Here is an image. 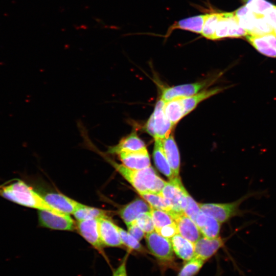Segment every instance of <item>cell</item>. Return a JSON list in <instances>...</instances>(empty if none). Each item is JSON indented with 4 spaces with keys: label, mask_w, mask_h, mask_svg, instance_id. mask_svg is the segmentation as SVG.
I'll use <instances>...</instances> for the list:
<instances>
[{
    "label": "cell",
    "mask_w": 276,
    "mask_h": 276,
    "mask_svg": "<svg viewBox=\"0 0 276 276\" xmlns=\"http://www.w3.org/2000/svg\"><path fill=\"white\" fill-rule=\"evenodd\" d=\"M227 240V238H221L220 237L215 238H209L204 236L200 237L194 244V257L205 262L222 247Z\"/></svg>",
    "instance_id": "12"
},
{
    "label": "cell",
    "mask_w": 276,
    "mask_h": 276,
    "mask_svg": "<svg viewBox=\"0 0 276 276\" xmlns=\"http://www.w3.org/2000/svg\"><path fill=\"white\" fill-rule=\"evenodd\" d=\"M205 14L189 17L175 21L168 28L165 36L168 37L175 29H181L197 34H201L205 20Z\"/></svg>",
    "instance_id": "19"
},
{
    "label": "cell",
    "mask_w": 276,
    "mask_h": 276,
    "mask_svg": "<svg viewBox=\"0 0 276 276\" xmlns=\"http://www.w3.org/2000/svg\"><path fill=\"white\" fill-rule=\"evenodd\" d=\"M164 237L169 239L178 234L177 227L175 222L163 226L156 232Z\"/></svg>",
    "instance_id": "35"
},
{
    "label": "cell",
    "mask_w": 276,
    "mask_h": 276,
    "mask_svg": "<svg viewBox=\"0 0 276 276\" xmlns=\"http://www.w3.org/2000/svg\"><path fill=\"white\" fill-rule=\"evenodd\" d=\"M187 193L180 179L175 177L166 182L160 193L171 205L174 219L184 213L187 204Z\"/></svg>",
    "instance_id": "6"
},
{
    "label": "cell",
    "mask_w": 276,
    "mask_h": 276,
    "mask_svg": "<svg viewBox=\"0 0 276 276\" xmlns=\"http://www.w3.org/2000/svg\"><path fill=\"white\" fill-rule=\"evenodd\" d=\"M121 239L124 246L126 247L129 254L132 251L144 254L147 252L139 241L132 236L128 232L118 226Z\"/></svg>",
    "instance_id": "29"
},
{
    "label": "cell",
    "mask_w": 276,
    "mask_h": 276,
    "mask_svg": "<svg viewBox=\"0 0 276 276\" xmlns=\"http://www.w3.org/2000/svg\"><path fill=\"white\" fill-rule=\"evenodd\" d=\"M223 89L222 87H215L202 90L189 97L181 98L184 108L185 116L187 115L195 109L199 103L219 93Z\"/></svg>",
    "instance_id": "23"
},
{
    "label": "cell",
    "mask_w": 276,
    "mask_h": 276,
    "mask_svg": "<svg viewBox=\"0 0 276 276\" xmlns=\"http://www.w3.org/2000/svg\"><path fill=\"white\" fill-rule=\"evenodd\" d=\"M146 241L150 252L163 269L177 268L172 244L168 238L153 231L146 234Z\"/></svg>",
    "instance_id": "4"
},
{
    "label": "cell",
    "mask_w": 276,
    "mask_h": 276,
    "mask_svg": "<svg viewBox=\"0 0 276 276\" xmlns=\"http://www.w3.org/2000/svg\"><path fill=\"white\" fill-rule=\"evenodd\" d=\"M164 111L168 120L174 126L185 116L181 99H175L165 102Z\"/></svg>",
    "instance_id": "24"
},
{
    "label": "cell",
    "mask_w": 276,
    "mask_h": 276,
    "mask_svg": "<svg viewBox=\"0 0 276 276\" xmlns=\"http://www.w3.org/2000/svg\"><path fill=\"white\" fill-rule=\"evenodd\" d=\"M138 226L145 233H150L155 229L150 212L140 214L135 220Z\"/></svg>",
    "instance_id": "33"
},
{
    "label": "cell",
    "mask_w": 276,
    "mask_h": 276,
    "mask_svg": "<svg viewBox=\"0 0 276 276\" xmlns=\"http://www.w3.org/2000/svg\"><path fill=\"white\" fill-rule=\"evenodd\" d=\"M129 253H127L122 259L119 265L112 269L111 276H128L127 271V261Z\"/></svg>",
    "instance_id": "36"
},
{
    "label": "cell",
    "mask_w": 276,
    "mask_h": 276,
    "mask_svg": "<svg viewBox=\"0 0 276 276\" xmlns=\"http://www.w3.org/2000/svg\"><path fill=\"white\" fill-rule=\"evenodd\" d=\"M274 49L276 50V35L269 33L262 36Z\"/></svg>",
    "instance_id": "39"
},
{
    "label": "cell",
    "mask_w": 276,
    "mask_h": 276,
    "mask_svg": "<svg viewBox=\"0 0 276 276\" xmlns=\"http://www.w3.org/2000/svg\"><path fill=\"white\" fill-rule=\"evenodd\" d=\"M194 222L204 237L209 238L218 237L221 223L211 215L201 210L196 217Z\"/></svg>",
    "instance_id": "18"
},
{
    "label": "cell",
    "mask_w": 276,
    "mask_h": 276,
    "mask_svg": "<svg viewBox=\"0 0 276 276\" xmlns=\"http://www.w3.org/2000/svg\"><path fill=\"white\" fill-rule=\"evenodd\" d=\"M133 131L122 138L116 145L109 147L107 152L118 155L122 152H133L146 149L144 141L139 137L136 131Z\"/></svg>",
    "instance_id": "14"
},
{
    "label": "cell",
    "mask_w": 276,
    "mask_h": 276,
    "mask_svg": "<svg viewBox=\"0 0 276 276\" xmlns=\"http://www.w3.org/2000/svg\"><path fill=\"white\" fill-rule=\"evenodd\" d=\"M264 17L272 30V33L276 35V6L268 11L264 15Z\"/></svg>",
    "instance_id": "38"
},
{
    "label": "cell",
    "mask_w": 276,
    "mask_h": 276,
    "mask_svg": "<svg viewBox=\"0 0 276 276\" xmlns=\"http://www.w3.org/2000/svg\"><path fill=\"white\" fill-rule=\"evenodd\" d=\"M128 232L139 241L142 239L145 235V233L138 226L135 221H133L127 224Z\"/></svg>",
    "instance_id": "37"
},
{
    "label": "cell",
    "mask_w": 276,
    "mask_h": 276,
    "mask_svg": "<svg viewBox=\"0 0 276 276\" xmlns=\"http://www.w3.org/2000/svg\"><path fill=\"white\" fill-rule=\"evenodd\" d=\"M266 193L264 191H250L231 202L199 204V206L202 211L211 215L221 224L233 217L244 216L251 213L250 211L241 210V204L250 198L263 196Z\"/></svg>",
    "instance_id": "3"
},
{
    "label": "cell",
    "mask_w": 276,
    "mask_h": 276,
    "mask_svg": "<svg viewBox=\"0 0 276 276\" xmlns=\"http://www.w3.org/2000/svg\"><path fill=\"white\" fill-rule=\"evenodd\" d=\"M108 212L105 210L91 207L81 203L73 213V215L77 221H80L108 217Z\"/></svg>",
    "instance_id": "25"
},
{
    "label": "cell",
    "mask_w": 276,
    "mask_h": 276,
    "mask_svg": "<svg viewBox=\"0 0 276 276\" xmlns=\"http://www.w3.org/2000/svg\"><path fill=\"white\" fill-rule=\"evenodd\" d=\"M204 263L203 260L194 257L185 263L177 276H195L200 270Z\"/></svg>",
    "instance_id": "31"
},
{
    "label": "cell",
    "mask_w": 276,
    "mask_h": 276,
    "mask_svg": "<svg viewBox=\"0 0 276 276\" xmlns=\"http://www.w3.org/2000/svg\"><path fill=\"white\" fill-rule=\"evenodd\" d=\"M222 12H211L205 14V20L201 33L206 39L213 40L217 24Z\"/></svg>",
    "instance_id": "27"
},
{
    "label": "cell",
    "mask_w": 276,
    "mask_h": 276,
    "mask_svg": "<svg viewBox=\"0 0 276 276\" xmlns=\"http://www.w3.org/2000/svg\"><path fill=\"white\" fill-rule=\"evenodd\" d=\"M152 207L145 201L137 198L122 208L119 212L120 217L126 224L136 220L141 214L150 212Z\"/></svg>",
    "instance_id": "16"
},
{
    "label": "cell",
    "mask_w": 276,
    "mask_h": 276,
    "mask_svg": "<svg viewBox=\"0 0 276 276\" xmlns=\"http://www.w3.org/2000/svg\"><path fill=\"white\" fill-rule=\"evenodd\" d=\"M248 34V32L240 25L234 12H222L217 24L213 40L225 38H240Z\"/></svg>",
    "instance_id": "7"
},
{
    "label": "cell",
    "mask_w": 276,
    "mask_h": 276,
    "mask_svg": "<svg viewBox=\"0 0 276 276\" xmlns=\"http://www.w3.org/2000/svg\"><path fill=\"white\" fill-rule=\"evenodd\" d=\"M76 228L79 234L100 254L110 265V262L106 256L102 243L99 229L98 219H91L77 221Z\"/></svg>",
    "instance_id": "8"
},
{
    "label": "cell",
    "mask_w": 276,
    "mask_h": 276,
    "mask_svg": "<svg viewBox=\"0 0 276 276\" xmlns=\"http://www.w3.org/2000/svg\"><path fill=\"white\" fill-rule=\"evenodd\" d=\"M186 197L187 204L184 213L194 222L196 217L201 211L199 203L196 202L188 192Z\"/></svg>",
    "instance_id": "34"
},
{
    "label": "cell",
    "mask_w": 276,
    "mask_h": 276,
    "mask_svg": "<svg viewBox=\"0 0 276 276\" xmlns=\"http://www.w3.org/2000/svg\"><path fill=\"white\" fill-rule=\"evenodd\" d=\"M245 38L260 53L267 57L276 58V50L262 36L248 34Z\"/></svg>",
    "instance_id": "26"
},
{
    "label": "cell",
    "mask_w": 276,
    "mask_h": 276,
    "mask_svg": "<svg viewBox=\"0 0 276 276\" xmlns=\"http://www.w3.org/2000/svg\"><path fill=\"white\" fill-rule=\"evenodd\" d=\"M156 168L170 179L175 177L165 155L162 140L156 139L153 153Z\"/></svg>",
    "instance_id": "22"
},
{
    "label": "cell",
    "mask_w": 276,
    "mask_h": 276,
    "mask_svg": "<svg viewBox=\"0 0 276 276\" xmlns=\"http://www.w3.org/2000/svg\"><path fill=\"white\" fill-rule=\"evenodd\" d=\"M101 240L104 247H123L118 226L108 217L98 219Z\"/></svg>",
    "instance_id": "11"
},
{
    "label": "cell",
    "mask_w": 276,
    "mask_h": 276,
    "mask_svg": "<svg viewBox=\"0 0 276 276\" xmlns=\"http://www.w3.org/2000/svg\"><path fill=\"white\" fill-rule=\"evenodd\" d=\"M114 168L141 194L145 193L160 194L166 181L158 176L150 166L140 170L131 169L122 164L107 158Z\"/></svg>",
    "instance_id": "2"
},
{
    "label": "cell",
    "mask_w": 276,
    "mask_h": 276,
    "mask_svg": "<svg viewBox=\"0 0 276 276\" xmlns=\"http://www.w3.org/2000/svg\"><path fill=\"white\" fill-rule=\"evenodd\" d=\"M140 195L152 208L167 212L172 215L171 205L160 194L145 193Z\"/></svg>",
    "instance_id": "28"
},
{
    "label": "cell",
    "mask_w": 276,
    "mask_h": 276,
    "mask_svg": "<svg viewBox=\"0 0 276 276\" xmlns=\"http://www.w3.org/2000/svg\"><path fill=\"white\" fill-rule=\"evenodd\" d=\"M163 148L169 164L175 177H178L180 169V157L176 143L173 135L162 140Z\"/></svg>",
    "instance_id": "20"
},
{
    "label": "cell",
    "mask_w": 276,
    "mask_h": 276,
    "mask_svg": "<svg viewBox=\"0 0 276 276\" xmlns=\"http://www.w3.org/2000/svg\"><path fill=\"white\" fill-rule=\"evenodd\" d=\"M178 234L195 244L200 238L201 232L195 222L182 213L174 218Z\"/></svg>",
    "instance_id": "17"
},
{
    "label": "cell",
    "mask_w": 276,
    "mask_h": 276,
    "mask_svg": "<svg viewBox=\"0 0 276 276\" xmlns=\"http://www.w3.org/2000/svg\"><path fill=\"white\" fill-rule=\"evenodd\" d=\"M118 155L122 164L131 169L140 170L151 166L146 148L136 151L122 152Z\"/></svg>",
    "instance_id": "15"
},
{
    "label": "cell",
    "mask_w": 276,
    "mask_h": 276,
    "mask_svg": "<svg viewBox=\"0 0 276 276\" xmlns=\"http://www.w3.org/2000/svg\"><path fill=\"white\" fill-rule=\"evenodd\" d=\"M38 217L39 224L43 227L67 231H73L76 228V223L68 214L39 210Z\"/></svg>",
    "instance_id": "9"
},
{
    "label": "cell",
    "mask_w": 276,
    "mask_h": 276,
    "mask_svg": "<svg viewBox=\"0 0 276 276\" xmlns=\"http://www.w3.org/2000/svg\"><path fill=\"white\" fill-rule=\"evenodd\" d=\"M165 102L160 99L154 111L146 122L145 130L155 140H163L170 134L174 125L166 117L164 111Z\"/></svg>",
    "instance_id": "5"
},
{
    "label": "cell",
    "mask_w": 276,
    "mask_h": 276,
    "mask_svg": "<svg viewBox=\"0 0 276 276\" xmlns=\"http://www.w3.org/2000/svg\"><path fill=\"white\" fill-rule=\"evenodd\" d=\"M211 83V80H206L201 82L165 88L162 91L160 99L167 102L175 99L189 97L198 93Z\"/></svg>",
    "instance_id": "10"
},
{
    "label": "cell",
    "mask_w": 276,
    "mask_h": 276,
    "mask_svg": "<svg viewBox=\"0 0 276 276\" xmlns=\"http://www.w3.org/2000/svg\"><path fill=\"white\" fill-rule=\"evenodd\" d=\"M42 196L51 206L65 214H73L81 204L62 194L58 193H46Z\"/></svg>",
    "instance_id": "13"
},
{
    "label": "cell",
    "mask_w": 276,
    "mask_h": 276,
    "mask_svg": "<svg viewBox=\"0 0 276 276\" xmlns=\"http://www.w3.org/2000/svg\"><path fill=\"white\" fill-rule=\"evenodd\" d=\"M173 251L180 259L187 261L195 256L194 244L179 234H176L171 239Z\"/></svg>",
    "instance_id": "21"
},
{
    "label": "cell",
    "mask_w": 276,
    "mask_h": 276,
    "mask_svg": "<svg viewBox=\"0 0 276 276\" xmlns=\"http://www.w3.org/2000/svg\"><path fill=\"white\" fill-rule=\"evenodd\" d=\"M150 213L156 232L164 226L175 222L173 216L167 212L152 208Z\"/></svg>",
    "instance_id": "30"
},
{
    "label": "cell",
    "mask_w": 276,
    "mask_h": 276,
    "mask_svg": "<svg viewBox=\"0 0 276 276\" xmlns=\"http://www.w3.org/2000/svg\"><path fill=\"white\" fill-rule=\"evenodd\" d=\"M0 196L26 207L46 210L57 214H64L51 206L41 195L19 179H14L1 185Z\"/></svg>",
    "instance_id": "1"
},
{
    "label": "cell",
    "mask_w": 276,
    "mask_h": 276,
    "mask_svg": "<svg viewBox=\"0 0 276 276\" xmlns=\"http://www.w3.org/2000/svg\"><path fill=\"white\" fill-rule=\"evenodd\" d=\"M247 7L254 13L259 16L264 14L273 6L272 3L265 0H242Z\"/></svg>",
    "instance_id": "32"
}]
</instances>
